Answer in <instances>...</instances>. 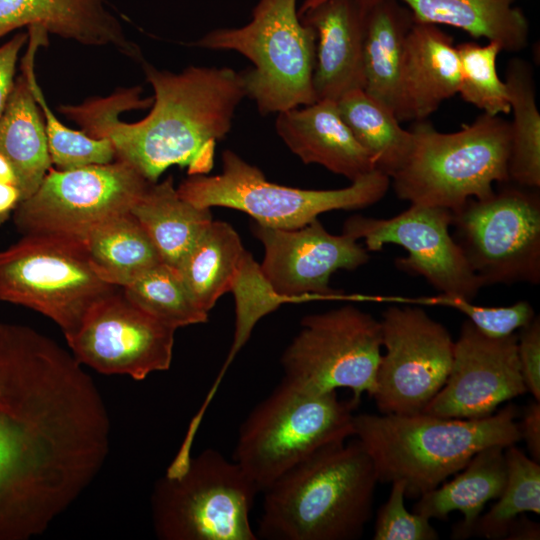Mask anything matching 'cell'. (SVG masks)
Returning a JSON list of instances; mask_svg holds the SVG:
<instances>
[{
  "mask_svg": "<svg viewBox=\"0 0 540 540\" xmlns=\"http://www.w3.org/2000/svg\"><path fill=\"white\" fill-rule=\"evenodd\" d=\"M110 419L71 352L0 323V540L42 534L100 472Z\"/></svg>",
  "mask_w": 540,
  "mask_h": 540,
  "instance_id": "cell-1",
  "label": "cell"
},
{
  "mask_svg": "<svg viewBox=\"0 0 540 540\" xmlns=\"http://www.w3.org/2000/svg\"><path fill=\"white\" fill-rule=\"evenodd\" d=\"M154 96L141 98L139 86L121 89L58 111L93 138H107L116 160L156 183L170 166L189 175L207 174L215 147L232 127L244 97L240 72L229 67L189 66L180 73L159 70L142 60Z\"/></svg>",
  "mask_w": 540,
  "mask_h": 540,
  "instance_id": "cell-2",
  "label": "cell"
},
{
  "mask_svg": "<svg viewBox=\"0 0 540 540\" xmlns=\"http://www.w3.org/2000/svg\"><path fill=\"white\" fill-rule=\"evenodd\" d=\"M378 483L356 439L328 445L263 491L258 534L268 540H355L373 515Z\"/></svg>",
  "mask_w": 540,
  "mask_h": 540,
  "instance_id": "cell-3",
  "label": "cell"
},
{
  "mask_svg": "<svg viewBox=\"0 0 540 540\" xmlns=\"http://www.w3.org/2000/svg\"><path fill=\"white\" fill-rule=\"evenodd\" d=\"M513 403L480 419L412 415H354L353 436L371 457L378 482H405L419 497L462 470L479 451L521 440Z\"/></svg>",
  "mask_w": 540,
  "mask_h": 540,
  "instance_id": "cell-4",
  "label": "cell"
},
{
  "mask_svg": "<svg viewBox=\"0 0 540 540\" xmlns=\"http://www.w3.org/2000/svg\"><path fill=\"white\" fill-rule=\"evenodd\" d=\"M410 131L411 152L390 178L399 199L456 212L492 196L495 182H510V123L500 116L483 113L454 133L420 120Z\"/></svg>",
  "mask_w": 540,
  "mask_h": 540,
  "instance_id": "cell-5",
  "label": "cell"
},
{
  "mask_svg": "<svg viewBox=\"0 0 540 540\" xmlns=\"http://www.w3.org/2000/svg\"><path fill=\"white\" fill-rule=\"evenodd\" d=\"M195 45L235 51L252 62L251 68L240 73L246 97L262 115L317 101L313 87L316 35L301 21L297 0H258L247 24L213 29Z\"/></svg>",
  "mask_w": 540,
  "mask_h": 540,
  "instance_id": "cell-6",
  "label": "cell"
},
{
  "mask_svg": "<svg viewBox=\"0 0 540 540\" xmlns=\"http://www.w3.org/2000/svg\"><path fill=\"white\" fill-rule=\"evenodd\" d=\"M358 405L336 391L310 393L282 380L242 422L233 460L263 492L318 450L353 436Z\"/></svg>",
  "mask_w": 540,
  "mask_h": 540,
  "instance_id": "cell-7",
  "label": "cell"
},
{
  "mask_svg": "<svg viewBox=\"0 0 540 540\" xmlns=\"http://www.w3.org/2000/svg\"><path fill=\"white\" fill-rule=\"evenodd\" d=\"M256 486L214 449L189 457L154 487V530L163 540H256L250 513Z\"/></svg>",
  "mask_w": 540,
  "mask_h": 540,
  "instance_id": "cell-8",
  "label": "cell"
},
{
  "mask_svg": "<svg viewBox=\"0 0 540 540\" xmlns=\"http://www.w3.org/2000/svg\"><path fill=\"white\" fill-rule=\"evenodd\" d=\"M391 184L378 169L347 187L313 190L288 187L268 181L263 172L232 150L222 155L219 174L190 175L177 192L202 208L227 207L251 216L255 223L278 229H296L332 210H355L380 201Z\"/></svg>",
  "mask_w": 540,
  "mask_h": 540,
  "instance_id": "cell-9",
  "label": "cell"
},
{
  "mask_svg": "<svg viewBox=\"0 0 540 540\" xmlns=\"http://www.w3.org/2000/svg\"><path fill=\"white\" fill-rule=\"evenodd\" d=\"M117 288L98 276L80 239L28 234L0 250V301L45 315L64 336Z\"/></svg>",
  "mask_w": 540,
  "mask_h": 540,
  "instance_id": "cell-10",
  "label": "cell"
},
{
  "mask_svg": "<svg viewBox=\"0 0 540 540\" xmlns=\"http://www.w3.org/2000/svg\"><path fill=\"white\" fill-rule=\"evenodd\" d=\"M381 348L380 320L353 305L307 315L281 356L283 381L316 394L347 388L359 404L374 393Z\"/></svg>",
  "mask_w": 540,
  "mask_h": 540,
  "instance_id": "cell-11",
  "label": "cell"
},
{
  "mask_svg": "<svg viewBox=\"0 0 540 540\" xmlns=\"http://www.w3.org/2000/svg\"><path fill=\"white\" fill-rule=\"evenodd\" d=\"M514 184L452 212L453 239L470 268L492 284L540 283V196Z\"/></svg>",
  "mask_w": 540,
  "mask_h": 540,
  "instance_id": "cell-12",
  "label": "cell"
},
{
  "mask_svg": "<svg viewBox=\"0 0 540 540\" xmlns=\"http://www.w3.org/2000/svg\"><path fill=\"white\" fill-rule=\"evenodd\" d=\"M151 183L129 164L49 169L37 190L13 213L23 234H53L83 240L105 221L129 212Z\"/></svg>",
  "mask_w": 540,
  "mask_h": 540,
  "instance_id": "cell-13",
  "label": "cell"
},
{
  "mask_svg": "<svg viewBox=\"0 0 540 540\" xmlns=\"http://www.w3.org/2000/svg\"><path fill=\"white\" fill-rule=\"evenodd\" d=\"M381 355L372 397L381 414L422 413L449 375L454 341L447 328L419 307L382 313Z\"/></svg>",
  "mask_w": 540,
  "mask_h": 540,
  "instance_id": "cell-14",
  "label": "cell"
},
{
  "mask_svg": "<svg viewBox=\"0 0 540 540\" xmlns=\"http://www.w3.org/2000/svg\"><path fill=\"white\" fill-rule=\"evenodd\" d=\"M452 218L448 209L410 204L392 218L351 216L343 233L363 239L368 251H379L386 244L403 247L408 256L395 259L400 271L423 277L443 295L471 301L484 284L449 232Z\"/></svg>",
  "mask_w": 540,
  "mask_h": 540,
  "instance_id": "cell-15",
  "label": "cell"
},
{
  "mask_svg": "<svg viewBox=\"0 0 540 540\" xmlns=\"http://www.w3.org/2000/svg\"><path fill=\"white\" fill-rule=\"evenodd\" d=\"M175 331L115 290L97 301L65 338L80 364L143 380L170 368Z\"/></svg>",
  "mask_w": 540,
  "mask_h": 540,
  "instance_id": "cell-16",
  "label": "cell"
},
{
  "mask_svg": "<svg viewBox=\"0 0 540 540\" xmlns=\"http://www.w3.org/2000/svg\"><path fill=\"white\" fill-rule=\"evenodd\" d=\"M255 237L264 247L261 272L271 288L290 302L342 298L330 287L338 270L354 271L370 260L369 251L346 233L333 235L317 219L296 229L254 223Z\"/></svg>",
  "mask_w": 540,
  "mask_h": 540,
  "instance_id": "cell-17",
  "label": "cell"
},
{
  "mask_svg": "<svg viewBox=\"0 0 540 540\" xmlns=\"http://www.w3.org/2000/svg\"><path fill=\"white\" fill-rule=\"evenodd\" d=\"M527 392L517 354V334L492 338L468 319L454 342L445 384L422 413L458 419H480Z\"/></svg>",
  "mask_w": 540,
  "mask_h": 540,
  "instance_id": "cell-18",
  "label": "cell"
},
{
  "mask_svg": "<svg viewBox=\"0 0 540 540\" xmlns=\"http://www.w3.org/2000/svg\"><path fill=\"white\" fill-rule=\"evenodd\" d=\"M372 0H326L299 17L316 35L313 87L318 100L337 102L364 88L363 41Z\"/></svg>",
  "mask_w": 540,
  "mask_h": 540,
  "instance_id": "cell-19",
  "label": "cell"
},
{
  "mask_svg": "<svg viewBox=\"0 0 540 540\" xmlns=\"http://www.w3.org/2000/svg\"><path fill=\"white\" fill-rule=\"evenodd\" d=\"M275 129L305 164L321 165L351 182L376 169L342 119L335 101L318 100L280 112Z\"/></svg>",
  "mask_w": 540,
  "mask_h": 540,
  "instance_id": "cell-20",
  "label": "cell"
},
{
  "mask_svg": "<svg viewBox=\"0 0 540 540\" xmlns=\"http://www.w3.org/2000/svg\"><path fill=\"white\" fill-rule=\"evenodd\" d=\"M34 26L83 45L111 46L124 56L143 60L105 0H0V38Z\"/></svg>",
  "mask_w": 540,
  "mask_h": 540,
  "instance_id": "cell-21",
  "label": "cell"
},
{
  "mask_svg": "<svg viewBox=\"0 0 540 540\" xmlns=\"http://www.w3.org/2000/svg\"><path fill=\"white\" fill-rule=\"evenodd\" d=\"M460 62L452 37L438 25L414 21L405 42L401 121L425 120L458 93Z\"/></svg>",
  "mask_w": 540,
  "mask_h": 540,
  "instance_id": "cell-22",
  "label": "cell"
},
{
  "mask_svg": "<svg viewBox=\"0 0 540 540\" xmlns=\"http://www.w3.org/2000/svg\"><path fill=\"white\" fill-rule=\"evenodd\" d=\"M414 23L398 0H372L363 41V90L401 121V75L407 34Z\"/></svg>",
  "mask_w": 540,
  "mask_h": 540,
  "instance_id": "cell-23",
  "label": "cell"
},
{
  "mask_svg": "<svg viewBox=\"0 0 540 540\" xmlns=\"http://www.w3.org/2000/svg\"><path fill=\"white\" fill-rule=\"evenodd\" d=\"M505 448L493 445L477 452L451 481L419 496L413 512L445 521L452 511H459L463 520L453 526L451 538H468L486 503L497 499L505 487Z\"/></svg>",
  "mask_w": 540,
  "mask_h": 540,
  "instance_id": "cell-24",
  "label": "cell"
},
{
  "mask_svg": "<svg viewBox=\"0 0 540 540\" xmlns=\"http://www.w3.org/2000/svg\"><path fill=\"white\" fill-rule=\"evenodd\" d=\"M130 212L147 232L162 262L175 269L213 221L210 208L180 197L171 176L151 183Z\"/></svg>",
  "mask_w": 540,
  "mask_h": 540,
  "instance_id": "cell-25",
  "label": "cell"
},
{
  "mask_svg": "<svg viewBox=\"0 0 540 540\" xmlns=\"http://www.w3.org/2000/svg\"><path fill=\"white\" fill-rule=\"evenodd\" d=\"M416 22L461 29L516 52L528 41L529 23L515 0H398Z\"/></svg>",
  "mask_w": 540,
  "mask_h": 540,
  "instance_id": "cell-26",
  "label": "cell"
},
{
  "mask_svg": "<svg viewBox=\"0 0 540 540\" xmlns=\"http://www.w3.org/2000/svg\"><path fill=\"white\" fill-rule=\"evenodd\" d=\"M0 151L14 167L23 200L29 198L52 162L40 108L22 70L0 117Z\"/></svg>",
  "mask_w": 540,
  "mask_h": 540,
  "instance_id": "cell-27",
  "label": "cell"
},
{
  "mask_svg": "<svg viewBox=\"0 0 540 540\" xmlns=\"http://www.w3.org/2000/svg\"><path fill=\"white\" fill-rule=\"evenodd\" d=\"M249 253L230 224L213 220L176 269L193 300L209 313L232 291Z\"/></svg>",
  "mask_w": 540,
  "mask_h": 540,
  "instance_id": "cell-28",
  "label": "cell"
},
{
  "mask_svg": "<svg viewBox=\"0 0 540 540\" xmlns=\"http://www.w3.org/2000/svg\"><path fill=\"white\" fill-rule=\"evenodd\" d=\"M83 243L95 272L116 287L123 288L162 262L147 232L130 211L94 228Z\"/></svg>",
  "mask_w": 540,
  "mask_h": 540,
  "instance_id": "cell-29",
  "label": "cell"
},
{
  "mask_svg": "<svg viewBox=\"0 0 540 540\" xmlns=\"http://www.w3.org/2000/svg\"><path fill=\"white\" fill-rule=\"evenodd\" d=\"M336 103L342 119L370 155L375 168L391 178L411 152V131L403 129L395 114L363 89L347 92Z\"/></svg>",
  "mask_w": 540,
  "mask_h": 540,
  "instance_id": "cell-30",
  "label": "cell"
},
{
  "mask_svg": "<svg viewBox=\"0 0 540 540\" xmlns=\"http://www.w3.org/2000/svg\"><path fill=\"white\" fill-rule=\"evenodd\" d=\"M507 92L513 121L510 124L509 180L516 185L540 187V114L530 65L514 58L506 69Z\"/></svg>",
  "mask_w": 540,
  "mask_h": 540,
  "instance_id": "cell-31",
  "label": "cell"
},
{
  "mask_svg": "<svg viewBox=\"0 0 540 540\" xmlns=\"http://www.w3.org/2000/svg\"><path fill=\"white\" fill-rule=\"evenodd\" d=\"M47 31L41 27L28 28V49L21 60L34 98L45 119V132L52 164L59 170L89 165L107 164L116 160L115 149L107 138H93L68 128L58 120L49 108L38 85L35 74V55L38 48L47 43Z\"/></svg>",
  "mask_w": 540,
  "mask_h": 540,
  "instance_id": "cell-32",
  "label": "cell"
},
{
  "mask_svg": "<svg viewBox=\"0 0 540 540\" xmlns=\"http://www.w3.org/2000/svg\"><path fill=\"white\" fill-rule=\"evenodd\" d=\"M505 487L488 512L481 514L469 537L505 539L514 520L525 512L540 514V465L510 445L505 448Z\"/></svg>",
  "mask_w": 540,
  "mask_h": 540,
  "instance_id": "cell-33",
  "label": "cell"
},
{
  "mask_svg": "<svg viewBox=\"0 0 540 540\" xmlns=\"http://www.w3.org/2000/svg\"><path fill=\"white\" fill-rule=\"evenodd\" d=\"M123 293L143 311L176 330L208 321L209 313L193 300L177 269L163 262L124 286Z\"/></svg>",
  "mask_w": 540,
  "mask_h": 540,
  "instance_id": "cell-34",
  "label": "cell"
},
{
  "mask_svg": "<svg viewBox=\"0 0 540 540\" xmlns=\"http://www.w3.org/2000/svg\"><path fill=\"white\" fill-rule=\"evenodd\" d=\"M460 62L458 93L462 99L492 116L511 112L505 82L497 73V56L502 51L494 42L456 45Z\"/></svg>",
  "mask_w": 540,
  "mask_h": 540,
  "instance_id": "cell-35",
  "label": "cell"
},
{
  "mask_svg": "<svg viewBox=\"0 0 540 540\" xmlns=\"http://www.w3.org/2000/svg\"><path fill=\"white\" fill-rule=\"evenodd\" d=\"M418 301L452 307L463 313L480 332L492 338L512 335L528 325L536 316L528 301H518L509 306L484 307L474 305L464 298L443 294Z\"/></svg>",
  "mask_w": 540,
  "mask_h": 540,
  "instance_id": "cell-36",
  "label": "cell"
},
{
  "mask_svg": "<svg viewBox=\"0 0 540 540\" xmlns=\"http://www.w3.org/2000/svg\"><path fill=\"white\" fill-rule=\"evenodd\" d=\"M387 501L378 509L374 540H437L430 519L405 508V482L393 481Z\"/></svg>",
  "mask_w": 540,
  "mask_h": 540,
  "instance_id": "cell-37",
  "label": "cell"
},
{
  "mask_svg": "<svg viewBox=\"0 0 540 540\" xmlns=\"http://www.w3.org/2000/svg\"><path fill=\"white\" fill-rule=\"evenodd\" d=\"M517 354L527 392L540 402V318H535L517 333Z\"/></svg>",
  "mask_w": 540,
  "mask_h": 540,
  "instance_id": "cell-38",
  "label": "cell"
},
{
  "mask_svg": "<svg viewBox=\"0 0 540 540\" xmlns=\"http://www.w3.org/2000/svg\"><path fill=\"white\" fill-rule=\"evenodd\" d=\"M27 41L28 33L22 32L0 46V117L14 86L19 53Z\"/></svg>",
  "mask_w": 540,
  "mask_h": 540,
  "instance_id": "cell-39",
  "label": "cell"
},
{
  "mask_svg": "<svg viewBox=\"0 0 540 540\" xmlns=\"http://www.w3.org/2000/svg\"><path fill=\"white\" fill-rule=\"evenodd\" d=\"M521 440H524L532 458L540 462V404L530 402L523 410L522 420L518 422Z\"/></svg>",
  "mask_w": 540,
  "mask_h": 540,
  "instance_id": "cell-40",
  "label": "cell"
},
{
  "mask_svg": "<svg viewBox=\"0 0 540 540\" xmlns=\"http://www.w3.org/2000/svg\"><path fill=\"white\" fill-rule=\"evenodd\" d=\"M22 200V193L16 185L0 183V225L10 218Z\"/></svg>",
  "mask_w": 540,
  "mask_h": 540,
  "instance_id": "cell-41",
  "label": "cell"
},
{
  "mask_svg": "<svg viewBox=\"0 0 540 540\" xmlns=\"http://www.w3.org/2000/svg\"><path fill=\"white\" fill-rule=\"evenodd\" d=\"M539 524L527 519L525 516L517 517L511 524L507 540H538L540 537Z\"/></svg>",
  "mask_w": 540,
  "mask_h": 540,
  "instance_id": "cell-42",
  "label": "cell"
},
{
  "mask_svg": "<svg viewBox=\"0 0 540 540\" xmlns=\"http://www.w3.org/2000/svg\"><path fill=\"white\" fill-rule=\"evenodd\" d=\"M0 183L14 184L18 187L17 175L9 159L0 151Z\"/></svg>",
  "mask_w": 540,
  "mask_h": 540,
  "instance_id": "cell-43",
  "label": "cell"
},
{
  "mask_svg": "<svg viewBox=\"0 0 540 540\" xmlns=\"http://www.w3.org/2000/svg\"><path fill=\"white\" fill-rule=\"evenodd\" d=\"M326 0H303L302 4L298 7V14L299 16L306 12L307 10L321 4Z\"/></svg>",
  "mask_w": 540,
  "mask_h": 540,
  "instance_id": "cell-44",
  "label": "cell"
}]
</instances>
